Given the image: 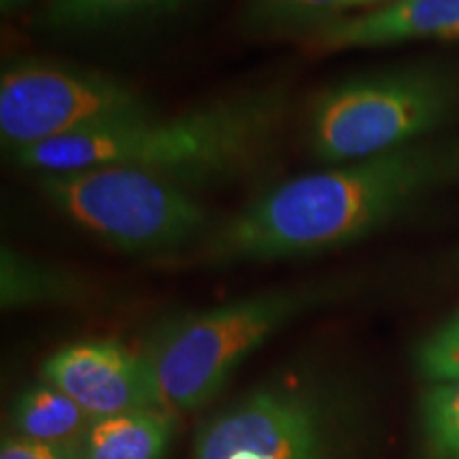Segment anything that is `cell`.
<instances>
[{
	"label": "cell",
	"mask_w": 459,
	"mask_h": 459,
	"mask_svg": "<svg viewBox=\"0 0 459 459\" xmlns=\"http://www.w3.org/2000/svg\"><path fill=\"white\" fill-rule=\"evenodd\" d=\"M88 285L79 274L20 254L15 247L0 251V302L4 311L82 300Z\"/></svg>",
	"instance_id": "cell-11"
},
{
	"label": "cell",
	"mask_w": 459,
	"mask_h": 459,
	"mask_svg": "<svg viewBox=\"0 0 459 459\" xmlns=\"http://www.w3.org/2000/svg\"><path fill=\"white\" fill-rule=\"evenodd\" d=\"M426 39H459V0H395L336 17L302 41L308 54L332 56Z\"/></svg>",
	"instance_id": "cell-9"
},
{
	"label": "cell",
	"mask_w": 459,
	"mask_h": 459,
	"mask_svg": "<svg viewBox=\"0 0 459 459\" xmlns=\"http://www.w3.org/2000/svg\"><path fill=\"white\" fill-rule=\"evenodd\" d=\"M417 366L423 377L436 383L459 381V313L421 342Z\"/></svg>",
	"instance_id": "cell-16"
},
{
	"label": "cell",
	"mask_w": 459,
	"mask_h": 459,
	"mask_svg": "<svg viewBox=\"0 0 459 459\" xmlns=\"http://www.w3.org/2000/svg\"><path fill=\"white\" fill-rule=\"evenodd\" d=\"M395 3V0H349V11L361 9V7H381V4Z\"/></svg>",
	"instance_id": "cell-19"
},
{
	"label": "cell",
	"mask_w": 459,
	"mask_h": 459,
	"mask_svg": "<svg viewBox=\"0 0 459 459\" xmlns=\"http://www.w3.org/2000/svg\"><path fill=\"white\" fill-rule=\"evenodd\" d=\"M287 99L290 94L281 83L260 85L169 117L152 113L45 143L7 160L37 175L128 166L192 192L198 186L234 179L264 160L285 122Z\"/></svg>",
	"instance_id": "cell-2"
},
{
	"label": "cell",
	"mask_w": 459,
	"mask_h": 459,
	"mask_svg": "<svg viewBox=\"0 0 459 459\" xmlns=\"http://www.w3.org/2000/svg\"><path fill=\"white\" fill-rule=\"evenodd\" d=\"M0 459H83L82 443H43V440L4 436Z\"/></svg>",
	"instance_id": "cell-17"
},
{
	"label": "cell",
	"mask_w": 459,
	"mask_h": 459,
	"mask_svg": "<svg viewBox=\"0 0 459 459\" xmlns=\"http://www.w3.org/2000/svg\"><path fill=\"white\" fill-rule=\"evenodd\" d=\"M192 0H48L41 28L60 34H94L136 22L158 20Z\"/></svg>",
	"instance_id": "cell-12"
},
{
	"label": "cell",
	"mask_w": 459,
	"mask_h": 459,
	"mask_svg": "<svg viewBox=\"0 0 459 459\" xmlns=\"http://www.w3.org/2000/svg\"><path fill=\"white\" fill-rule=\"evenodd\" d=\"M459 117V73L415 65L330 83L307 117L313 158L342 164L429 139Z\"/></svg>",
	"instance_id": "cell-4"
},
{
	"label": "cell",
	"mask_w": 459,
	"mask_h": 459,
	"mask_svg": "<svg viewBox=\"0 0 459 459\" xmlns=\"http://www.w3.org/2000/svg\"><path fill=\"white\" fill-rule=\"evenodd\" d=\"M175 436L169 409H141L96 419L82 440L83 459H166Z\"/></svg>",
	"instance_id": "cell-10"
},
{
	"label": "cell",
	"mask_w": 459,
	"mask_h": 459,
	"mask_svg": "<svg viewBox=\"0 0 459 459\" xmlns=\"http://www.w3.org/2000/svg\"><path fill=\"white\" fill-rule=\"evenodd\" d=\"M421 429L429 459H459V381L438 383L423 395Z\"/></svg>",
	"instance_id": "cell-15"
},
{
	"label": "cell",
	"mask_w": 459,
	"mask_h": 459,
	"mask_svg": "<svg viewBox=\"0 0 459 459\" xmlns=\"http://www.w3.org/2000/svg\"><path fill=\"white\" fill-rule=\"evenodd\" d=\"M39 192L62 217L126 255H162L204 243L213 223L186 187L128 166L39 175Z\"/></svg>",
	"instance_id": "cell-6"
},
{
	"label": "cell",
	"mask_w": 459,
	"mask_h": 459,
	"mask_svg": "<svg viewBox=\"0 0 459 459\" xmlns=\"http://www.w3.org/2000/svg\"><path fill=\"white\" fill-rule=\"evenodd\" d=\"M43 381L65 392L90 417L166 409L156 372L143 351L115 341H83L57 349L43 364Z\"/></svg>",
	"instance_id": "cell-8"
},
{
	"label": "cell",
	"mask_w": 459,
	"mask_h": 459,
	"mask_svg": "<svg viewBox=\"0 0 459 459\" xmlns=\"http://www.w3.org/2000/svg\"><path fill=\"white\" fill-rule=\"evenodd\" d=\"M96 419L49 383L26 387L11 406L17 436L43 443H82Z\"/></svg>",
	"instance_id": "cell-13"
},
{
	"label": "cell",
	"mask_w": 459,
	"mask_h": 459,
	"mask_svg": "<svg viewBox=\"0 0 459 459\" xmlns=\"http://www.w3.org/2000/svg\"><path fill=\"white\" fill-rule=\"evenodd\" d=\"M353 291L349 274H328L162 319L141 351L156 372L164 406L175 412L203 409L273 336Z\"/></svg>",
	"instance_id": "cell-3"
},
{
	"label": "cell",
	"mask_w": 459,
	"mask_h": 459,
	"mask_svg": "<svg viewBox=\"0 0 459 459\" xmlns=\"http://www.w3.org/2000/svg\"><path fill=\"white\" fill-rule=\"evenodd\" d=\"M32 3L34 0H0V11H3V15H15L22 9L30 7Z\"/></svg>",
	"instance_id": "cell-18"
},
{
	"label": "cell",
	"mask_w": 459,
	"mask_h": 459,
	"mask_svg": "<svg viewBox=\"0 0 459 459\" xmlns=\"http://www.w3.org/2000/svg\"><path fill=\"white\" fill-rule=\"evenodd\" d=\"M459 181V136L332 164L264 189L204 238L213 266L313 257L370 237Z\"/></svg>",
	"instance_id": "cell-1"
},
{
	"label": "cell",
	"mask_w": 459,
	"mask_h": 459,
	"mask_svg": "<svg viewBox=\"0 0 459 459\" xmlns=\"http://www.w3.org/2000/svg\"><path fill=\"white\" fill-rule=\"evenodd\" d=\"M152 113L132 85L94 68L22 57L0 73V143L7 158Z\"/></svg>",
	"instance_id": "cell-7"
},
{
	"label": "cell",
	"mask_w": 459,
	"mask_h": 459,
	"mask_svg": "<svg viewBox=\"0 0 459 459\" xmlns=\"http://www.w3.org/2000/svg\"><path fill=\"white\" fill-rule=\"evenodd\" d=\"M349 13V0H245L240 28L251 37L279 39L317 30Z\"/></svg>",
	"instance_id": "cell-14"
},
{
	"label": "cell",
	"mask_w": 459,
	"mask_h": 459,
	"mask_svg": "<svg viewBox=\"0 0 459 459\" xmlns=\"http://www.w3.org/2000/svg\"><path fill=\"white\" fill-rule=\"evenodd\" d=\"M351 411L332 372L296 366L206 419L192 459H355Z\"/></svg>",
	"instance_id": "cell-5"
}]
</instances>
